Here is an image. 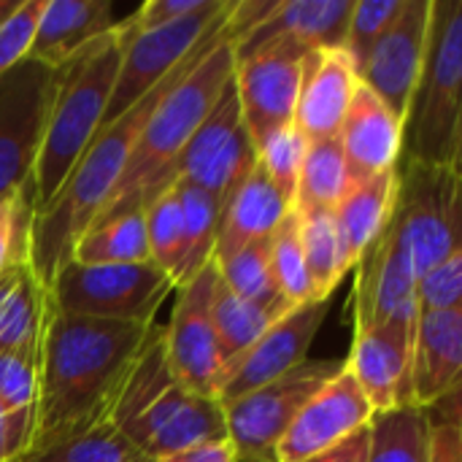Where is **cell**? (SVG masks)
<instances>
[{"label": "cell", "mask_w": 462, "mask_h": 462, "mask_svg": "<svg viewBox=\"0 0 462 462\" xmlns=\"http://www.w3.org/2000/svg\"><path fill=\"white\" fill-rule=\"evenodd\" d=\"M154 328L68 317L46 298L30 452L106 420Z\"/></svg>", "instance_id": "obj_1"}, {"label": "cell", "mask_w": 462, "mask_h": 462, "mask_svg": "<svg viewBox=\"0 0 462 462\" xmlns=\"http://www.w3.org/2000/svg\"><path fill=\"white\" fill-rule=\"evenodd\" d=\"M233 5V3H230ZM230 14V8H227ZM227 14L222 22L195 46V51L176 68L171 70L160 84L152 87L135 106H130L122 116L108 122L95 133L84 154L76 160L73 171L68 173L65 184L60 192L38 211L32 214V227H30V268L43 287V292L51 287L57 271L70 263L73 246L81 238V233L95 222L106 200L111 198L114 187L119 184L127 160L133 154V146L138 143L149 116L160 106V100L171 92V87L198 62V57L208 49V43L219 35V30L227 22Z\"/></svg>", "instance_id": "obj_2"}, {"label": "cell", "mask_w": 462, "mask_h": 462, "mask_svg": "<svg viewBox=\"0 0 462 462\" xmlns=\"http://www.w3.org/2000/svg\"><path fill=\"white\" fill-rule=\"evenodd\" d=\"M233 68L236 49L225 22V27L198 57V62L171 87V92L149 116L138 143L133 146L119 184L114 187L95 222L143 211L154 198H160L176 184V162L195 130L203 125V119L225 92V87L230 84Z\"/></svg>", "instance_id": "obj_3"}, {"label": "cell", "mask_w": 462, "mask_h": 462, "mask_svg": "<svg viewBox=\"0 0 462 462\" xmlns=\"http://www.w3.org/2000/svg\"><path fill=\"white\" fill-rule=\"evenodd\" d=\"M127 19L106 35L87 43L57 70V87L49 106L43 141L32 165V208L35 214L60 192L76 160L103 125L108 97L119 73Z\"/></svg>", "instance_id": "obj_4"}, {"label": "cell", "mask_w": 462, "mask_h": 462, "mask_svg": "<svg viewBox=\"0 0 462 462\" xmlns=\"http://www.w3.org/2000/svg\"><path fill=\"white\" fill-rule=\"evenodd\" d=\"M106 420L152 460L227 436L222 406L173 379L162 352V328L149 336Z\"/></svg>", "instance_id": "obj_5"}, {"label": "cell", "mask_w": 462, "mask_h": 462, "mask_svg": "<svg viewBox=\"0 0 462 462\" xmlns=\"http://www.w3.org/2000/svg\"><path fill=\"white\" fill-rule=\"evenodd\" d=\"M462 0H433L428 51L406 116L409 162L460 168Z\"/></svg>", "instance_id": "obj_6"}, {"label": "cell", "mask_w": 462, "mask_h": 462, "mask_svg": "<svg viewBox=\"0 0 462 462\" xmlns=\"http://www.w3.org/2000/svg\"><path fill=\"white\" fill-rule=\"evenodd\" d=\"M460 168L409 162L398 168V198L387 236L411 263L417 279L462 249Z\"/></svg>", "instance_id": "obj_7"}, {"label": "cell", "mask_w": 462, "mask_h": 462, "mask_svg": "<svg viewBox=\"0 0 462 462\" xmlns=\"http://www.w3.org/2000/svg\"><path fill=\"white\" fill-rule=\"evenodd\" d=\"M171 290V279L154 263L87 265L70 260L57 271L46 298L68 317L154 325Z\"/></svg>", "instance_id": "obj_8"}, {"label": "cell", "mask_w": 462, "mask_h": 462, "mask_svg": "<svg viewBox=\"0 0 462 462\" xmlns=\"http://www.w3.org/2000/svg\"><path fill=\"white\" fill-rule=\"evenodd\" d=\"M341 371L344 360L306 357L300 365L225 406V430L238 457L273 460V449L292 420Z\"/></svg>", "instance_id": "obj_9"}, {"label": "cell", "mask_w": 462, "mask_h": 462, "mask_svg": "<svg viewBox=\"0 0 462 462\" xmlns=\"http://www.w3.org/2000/svg\"><path fill=\"white\" fill-rule=\"evenodd\" d=\"M233 0H206V5L173 24L135 32L127 19V41L119 62V73L108 97V108L103 116L106 127L116 116H122L130 106H135L146 92H152L154 84H160L171 70H176L195 46L222 22Z\"/></svg>", "instance_id": "obj_10"}, {"label": "cell", "mask_w": 462, "mask_h": 462, "mask_svg": "<svg viewBox=\"0 0 462 462\" xmlns=\"http://www.w3.org/2000/svg\"><path fill=\"white\" fill-rule=\"evenodd\" d=\"M257 168V149L241 116L238 95L230 84L189 138L176 162V181L206 189L219 208Z\"/></svg>", "instance_id": "obj_11"}, {"label": "cell", "mask_w": 462, "mask_h": 462, "mask_svg": "<svg viewBox=\"0 0 462 462\" xmlns=\"http://www.w3.org/2000/svg\"><path fill=\"white\" fill-rule=\"evenodd\" d=\"M217 263L211 260L192 282L179 287L171 322L162 328V352L173 379L200 395L217 401L222 382V357L214 330Z\"/></svg>", "instance_id": "obj_12"}, {"label": "cell", "mask_w": 462, "mask_h": 462, "mask_svg": "<svg viewBox=\"0 0 462 462\" xmlns=\"http://www.w3.org/2000/svg\"><path fill=\"white\" fill-rule=\"evenodd\" d=\"M54 87L57 70L32 60L0 76V195L32 187Z\"/></svg>", "instance_id": "obj_13"}, {"label": "cell", "mask_w": 462, "mask_h": 462, "mask_svg": "<svg viewBox=\"0 0 462 462\" xmlns=\"http://www.w3.org/2000/svg\"><path fill=\"white\" fill-rule=\"evenodd\" d=\"M306 54L298 46L273 43L236 60L233 87L254 149L292 125Z\"/></svg>", "instance_id": "obj_14"}, {"label": "cell", "mask_w": 462, "mask_h": 462, "mask_svg": "<svg viewBox=\"0 0 462 462\" xmlns=\"http://www.w3.org/2000/svg\"><path fill=\"white\" fill-rule=\"evenodd\" d=\"M328 311H330V300H311L290 309L238 360H233L222 371L217 403L225 409L238 398H244L246 393L300 365L309 357V346L317 338Z\"/></svg>", "instance_id": "obj_15"}, {"label": "cell", "mask_w": 462, "mask_h": 462, "mask_svg": "<svg viewBox=\"0 0 462 462\" xmlns=\"http://www.w3.org/2000/svg\"><path fill=\"white\" fill-rule=\"evenodd\" d=\"M430 8L433 0H403L401 14L360 68V84H365L403 122L428 51Z\"/></svg>", "instance_id": "obj_16"}, {"label": "cell", "mask_w": 462, "mask_h": 462, "mask_svg": "<svg viewBox=\"0 0 462 462\" xmlns=\"http://www.w3.org/2000/svg\"><path fill=\"white\" fill-rule=\"evenodd\" d=\"M371 420L374 411L344 363V371L328 382L284 430L273 449V462L311 460L368 428Z\"/></svg>", "instance_id": "obj_17"}, {"label": "cell", "mask_w": 462, "mask_h": 462, "mask_svg": "<svg viewBox=\"0 0 462 462\" xmlns=\"http://www.w3.org/2000/svg\"><path fill=\"white\" fill-rule=\"evenodd\" d=\"M414 322L393 319L374 330L355 333L352 352L344 360L346 371L365 395L374 417L409 406V365Z\"/></svg>", "instance_id": "obj_18"}, {"label": "cell", "mask_w": 462, "mask_h": 462, "mask_svg": "<svg viewBox=\"0 0 462 462\" xmlns=\"http://www.w3.org/2000/svg\"><path fill=\"white\" fill-rule=\"evenodd\" d=\"M355 271V333L374 330L393 319L414 322L420 317L417 273L387 236V227L368 246Z\"/></svg>", "instance_id": "obj_19"}, {"label": "cell", "mask_w": 462, "mask_h": 462, "mask_svg": "<svg viewBox=\"0 0 462 462\" xmlns=\"http://www.w3.org/2000/svg\"><path fill=\"white\" fill-rule=\"evenodd\" d=\"M357 87V68L341 46L309 51L300 70V92L292 119L295 130L309 143L338 138Z\"/></svg>", "instance_id": "obj_20"}, {"label": "cell", "mask_w": 462, "mask_h": 462, "mask_svg": "<svg viewBox=\"0 0 462 462\" xmlns=\"http://www.w3.org/2000/svg\"><path fill=\"white\" fill-rule=\"evenodd\" d=\"M462 309L420 311L411 341L409 406L430 409L444 395L460 390Z\"/></svg>", "instance_id": "obj_21"}, {"label": "cell", "mask_w": 462, "mask_h": 462, "mask_svg": "<svg viewBox=\"0 0 462 462\" xmlns=\"http://www.w3.org/2000/svg\"><path fill=\"white\" fill-rule=\"evenodd\" d=\"M349 184L401 165L406 122L398 119L365 84L357 87L338 133Z\"/></svg>", "instance_id": "obj_22"}, {"label": "cell", "mask_w": 462, "mask_h": 462, "mask_svg": "<svg viewBox=\"0 0 462 462\" xmlns=\"http://www.w3.org/2000/svg\"><path fill=\"white\" fill-rule=\"evenodd\" d=\"M352 5L355 0H282L279 11L265 24L233 46L236 60L273 43H290L303 51L338 49L346 38Z\"/></svg>", "instance_id": "obj_23"}, {"label": "cell", "mask_w": 462, "mask_h": 462, "mask_svg": "<svg viewBox=\"0 0 462 462\" xmlns=\"http://www.w3.org/2000/svg\"><path fill=\"white\" fill-rule=\"evenodd\" d=\"M116 24L111 0H46L27 60L54 70Z\"/></svg>", "instance_id": "obj_24"}, {"label": "cell", "mask_w": 462, "mask_h": 462, "mask_svg": "<svg viewBox=\"0 0 462 462\" xmlns=\"http://www.w3.org/2000/svg\"><path fill=\"white\" fill-rule=\"evenodd\" d=\"M290 208L292 206L273 189L257 162L249 179L222 206L214 257H227L241 246L268 241L282 225V219L290 214Z\"/></svg>", "instance_id": "obj_25"}, {"label": "cell", "mask_w": 462, "mask_h": 462, "mask_svg": "<svg viewBox=\"0 0 462 462\" xmlns=\"http://www.w3.org/2000/svg\"><path fill=\"white\" fill-rule=\"evenodd\" d=\"M398 168L349 184L344 198L333 208L336 227L341 236V246H344V260L349 271L360 263L368 246L390 225L395 198H398Z\"/></svg>", "instance_id": "obj_26"}, {"label": "cell", "mask_w": 462, "mask_h": 462, "mask_svg": "<svg viewBox=\"0 0 462 462\" xmlns=\"http://www.w3.org/2000/svg\"><path fill=\"white\" fill-rule=\"evenodd\" d=\"M46 317V292L30 260H19L0 273V352L38 360Z\"/></svg>", "instance_id": "obj_27"}, {"label": "cell", "mask_w": 462, "mask_h": 462, "mask_svg": "<svg viewBox=\"0 0 462 462\" xmlns=\"http://www.w3.org/2000/svg\"><path fill=\"white\" fill-rule=\"evenodd\" d=\"M290 309L287 300H244L233 295L222 282L214 292V330L222 357V371L238 360L271 325H276ZM222 384V382H219Z\"/></svg>", "instance_id": "obj_28"}, {"label": "cell", "mask_w": 462, "mask_h": 462, "mask_svg": "<svg viewBox=\"0 0 462 462\" xmlns=\"http://www.w3.org/2000/svg\"><path fill=\"white\" fill-rule=\"evenodd\" d=\"M298 230H300V246H303L306 268L311 276L314 298L330 300L338 284L344 282V276L349 273L333 208L298 211Z\"/></svg>", "instance_id": "obj_29"}, {"label": "cell", "mask_w": 462, "mask_h": 462, "mask_svg": "<svg viewBox=\"0 0 462 462\" xmlns=\"http://www.w3.org/2000/svg\"><path fill=\"white\" fill-rule=\"evenodd\" d=\"M179 206H181V225H184V246H181V263L173 287H184L192 282L217 252V236H219V203L200 187L176 181L173 184Z\"/></svg>", "instance_id": "obj_30"}, {"label": "cell", "mask_w": 462, "mask_h": 462, "mask_svg": "<svg viewBox=\"0 0 462 462\" xmlns=\"http://www.w3.org/2000/svg\"><path fill=\"white\" fill-rule=\"evenodd\" d=\"M73 263L87 265H135L149 260L143 211L122 214L89 225L73 246Z\"/></svg>", "instance_id": "obj_31"}, {"label": "cell", "mask_w": 462, "mask_h": 462, "mask_svg": "<svg viewBox=\"0 0 462 462\" xmlns=\"http://www.w3.org/2000/svg\"><path fill=\"white\" fill-rule=\"evenodd\" d=\"M430 425L422 409L401 406L368 425L365 462H428Z\"/></svg>", "instance_id": "obj_32"}, {"label": "cell", "mask_w": 462, "mask_h": 462, "mask_svg": "<svg viewBox=\"0 0 462 462\" xmlns=\"http://www.w3.org/2000/svg\"><path fill=\"white\" fill-rule=\"evenodd\" d=\"M19 462H154L133 447L108 420L27 452Z\"/></svg>", "instance_id": "obj_33"}, {"label": "cell", "mask_w": 462, "mask_h": 462, "mask_svg": "<svg viewBox=\"0 0 462 462\" xmlns=\"http://www.w3.org/2000/svg\"><path fill=\"white\" fill-rule=\"evenodd\" d=\"M349 187L346 176V162L341 152L338 138L328 141H314L306 149L298 189H295V203L292 208H336V203L344 198Z\"/></svg>", "instance_id": "obj_34"}, {"label": "cell", "mask_w": 462, "mask_h": 462, "mask_svg": "<svg viewBox=\"0 0 462 462\" xmlns=\"http://www.w3.org/2000/svg\"><path fill=\"white\" fill-rule=\"evenodd\" d=\"M271 273L279 295L290 306H303L317 300L311 276L306 268L303 246H300V230H298V211L290 208V214L282 219L276 233L271 236Z\"/></svg>", "instance_id": "obj_35"}, {"label": "cell", "mask_w": 462, "mask_h": 462, "mask_svg": "<svg viewBox=\"0 0 462 462\" xmlns=\"http://www.w3.org/2000/svg\"><path fill=\"white\" fill-rule=\"evenodd\" d=\"M219 282L244 300H279L271 273V238L236 249L227 257H214ZM284 300V298H282Z\"/></svg>", "instance_id": "obj_36"}, {"label": "cell", "mask_w": 462, "mask_h": 462, "mask_svg": "<svg viewBox=\"0 0 462 462\" xmlns=\"http://www.w3.org/2000/svg\"><path fill=\"white\" fill-rule=\"evenodd\" d=\"M143 222H146V241H149V260L173 284L179 273V263H181V246H184L181 206H179L173 187L143 208Z\"/></svg>", "instance_id": "obj_37"}, {"label": "cell", "mask_w": 462, "mask_h": 462, "mask_svg": "<svg viewBox=\"0 0 462 462\" xmlns=\"http://www.w3.org/2000/svg\"><path fill=\"white\" fill-rule=\"evenodd\" d=\"M306 149H309V141L295 130V125L279 130L276 135H271L257 149V162H260L263 173L268 176L273 189L290 206L295 203V189H298V179H300Z\"/></svg>", "instance_id": "obj_38"}, {"label": "cell", "mask_w": 462, "mask_h": 462, "mask_svg": "<svg viewBox=\"0 0 462 462\" xmlns=\"http://www.w3.org/2000/svg\"><path fill=\"white\" fill-rule=\"evenodd\" d=\"M401 8H403V0H355L341 49L352 57L357 76H360V68L368 60L371 49L379 43V38L395 22Z\"/></svg>", "instance_id": "obj_39"}, {"label": "cell", "mask_w": 462, "mask_h": 462, "mask_svg": "<svg viewBox=\"0 0 462 462\" xmlns=\"http://www.w3.org/2000/svg\"><path fill=\"white\" fill-rule=\"evenodd\" d=\"M32 214V187L0 195V273L19 260H30Z\"/></svg>", "instance_id": "obj_40"}, {"label": "cell", "mask_w": 462, "mask_h": 462, "mask_svg": "<svg viewBox=\"0 0 462 462\" xmlns=\"http://www.w3.org/2000/svg\"><path fill=\"white\" fill-rule=\"evenodd\" d=\"M417 303L420 311L462 309V249L452 252L417 279Z\"/></svg>", "instance_id": "obj_41"}, {"label": "cell", "mask_w": 462, "mask_h": 462, "mask_svg": "<svg viewBox=\"0 0 462 462\" xmlns=\"http://www.w3.org/2000/svg\"><path fill=\"white\" fill-rule=\"evenodd\" d=\"M43 3L46 0H19L8 19L0 24V76L30 57Z\"/></svg>", "instance_id": "obj_42"}, {"label": "cell", "mask_w": 462, "mask_h": 462, "mask_svg": "<svg viewBox=\"0 0 462 462\" xmlns=\"http://www.w3.org/2000/svg\"><path fill=\"white\" fill-rule=\"evenodd\" d=\"M38 401V360L0 352V406L5 411L30 409Z\"/></svg>", "instance_id": "obj_43"}, {"label": "cell", "mask_w": 462, "mask_h": 462, "mask_svg": "<svg viewBox=\"0 0 462 462\" xmlns=\"http://www.w3.org/2000/svg\"><path fill=\"white\" fill-rule=\"evenodd\" d=\"M35 406L5 411L0 406V462H19L32 447Z\"/></svg>", "instance_id": "obj_44"}, {"label": "cell", "mask_w": 462, "mask_h": 462, "mask_svg": "<svg viewBox=\"0 0 462 462\" xmlns=\"http://www.w3.org/2000/svg\"><path fill=\"white\" fill-rule=\"evenodd\" d=\"M203 5H206V0H149L143 5H138V11L130 16V24L135 32L157 30V27L173 24L195 11H200Z\"/></svg>", "instance_id": "obj_45"}, {"label": "cell", "mask_w": 462, "mask_h": 462, "mask_svg": "<svg viewBox=\"0 0 462 462\" xmlns=\"http://www.w3.org/2000/svg\"><path fill=\"white\" fill-rule=\"evenodd\" d=\"M428 462H462V425L455 422L430 425Z\"/></svg>", "instance_id": "obj_46"}, {"label": "cell", "mask_w": 462, "mask_h": 462, "mask_svg": "<svg viewBox=\"0 0 462 462\" xmlns=\"http://www.w3.org/2000/svg\"><path fill=\"white\" fill-rule=\"evenodd\" d=\"M238 460V452L233 447V441L225 436V439H214V441H203V444H195V447H187V449H179L173 455H165L154 462H236Z\"/></svg>", "instance_id": "obj_47"}, {"label": "cell", "mask_w": 462, "mask_h": 462, "mask_svg": "<svg viewBox=\"0 0 462 462\" xmlns=\"http://www.w3.org/2000/svg\"><path fill=\"white\" fill-rule=\"evenodd\" d=\"M365 455H368V428L357 430L355 436H349L338 447H333V449H328V452L306 462H365Z\"/></svg>", "instance_id": "obj_48"}, {"label": "cell", "mask_w": 462, "mask_h": 462, "mask_svg": "<svg viewBox=\"0 0 462 462\" xmlns=\"http://www.w3.org/2000/svg\"><path fill=\"white\" fill-rule=\"evenodd\" d=\"M16 3H19V0H0V24H3V22L8 19V14L16 8Z\"/></svg>", "instance_id": "obj_49"}, {"label": "cell", "mask_w": 462, "mask_h": 462, "mask_svg": "<svg viewBox=\"0 0 462 462\" xmlns=\"http://www.w3.org/2000/svg\"><path fill=\"white\" fill-rule=\"evenodd\" d=\"M236 462H273V460H249V457H238Z\"/></svg>", "instance_id": "obj_50"}]
</instances>
